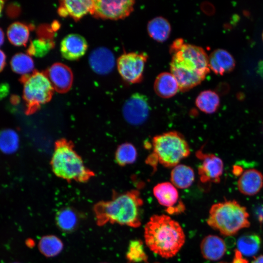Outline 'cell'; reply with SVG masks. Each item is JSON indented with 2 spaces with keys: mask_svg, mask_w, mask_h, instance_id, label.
Masks as SVG:
<instances>
[{
  "mask_svg": "<svg viewBox=\"0 0 263 263\" xmlns=\"http://www.w3.org/2000/svg\"><path fill=\"white\" fill-rule=\"evenodd\" d=\"M169 51L170 73L177 81L179 91L186 92L198 86L209 73V56L201 47L178 38Z\"/></svg>",
  "mask_w": 263,
  "mask_h": 263,
  "instance_id": "6da1fadb",
  "label": "cell"
},
{
  "mask_svg": "<svg viewBox=\"0 0 263 263\" xmlns=\"http://www.w3.org/2000/svg\"><path fill=\"white\" fill-rule=\"evenodd\" d=\"M171 183L180 189L190 187L195 180V173L192 168L184 164H178L170 172Z\"/></svg>",
  "mask_w": 263,
  "mask_h": 263,
  "instance_id": "7402d4cb",
  "label": "cell"
},
{
  "mask_svg": "<svg viewBox=\"0 0 263 263\" xmlns=\"http://www.w3.org/2000/svg\"><path fill=\"white\" fill-rule=\"evenodd\" d=\"M208 56L210 69L217 75H223L231 71L235 67L234 57L225 50L217 49Z\"/></svg>",
  "mask_w": 263,
  "mask_h": 263,
  "instance_id": "ac0fdd59",
  "label": "cell"
},
{
  "mask_svg": "<svg viewBox=\"0 0 263 263\" xmlns=\"http://www.w3.org/2000/svg\"><path fill=\"white\" fill-rule=\"evenodd\" d=\"M53 46V43L48 39H36L31 42L27 52L30 56L40 57L47 54Z\"/></svg>",
  "mask_w": 263,
  "mask_h": 263,
  "instance_id": "4dcf8cb0",
  "label": "cell"
},
{
  "mask_svg": "<svg viewBox=\"0 0 263 263\" xmlns=\"http://www.w3.org/2000/svg\"><path fill=\"white\" fill-rule=\"evenodd\" d=\"M246 208L235 200L215 204L211 207L207 224L225 236H232L250 225Z\"/></svg>",
  "mask_w": 263,
  "mask_h": 263,
  "instance_id": "5b68a950",
  "label": "cell"
},
{
  "mask_svg": "<svg viewBox=\"0 0 263 263\" xmlns=\"http://www.w3.org/2000/svg\"><path fill=\"white\" fill-rule=\"evenodd\" d=\"M89 63L92 70L98 75H107L111 72L115 65L113 52L105 47L93 50L89 57Z\"/></svg>",
  "mask_w": 263,
  "mask_h": 263,
  "instance_id": "9a60e30c",
  "label": "cell"
},
{
  "mask_svg": "<svg viewBox=\"0 0 263 263\" xmlns=\"http://www.w3.org/2000/svg\"><path fill=\"white\" fill-rule=\"evenodd\" d=\"M46 75L54 90L65 93L70 89L73 82V75L71 69L61 63H56L49 67Z\"/></svg>",
  "mask_w": 263,
  "mask_h": 263,
  "instance_id": "5bb4252c",
  "label": "cell"
},
{
  "mask_svg": "<svg viewBox=\"0 0 263 263\" xmlns=\"http://www.w3.org/2000/svg\"><path fill=\"white\" fill-rule=\"evenodd\" d=\"M135 1L132 0H94L92 14L104 19L117 20L129 16L133 10Z\"/></svg>",
  "mask_w": 263,
  "mask_h": 263,
  "instance_id": "9c48e42d",
  "label": "cell"
},
{
  "mask_svg": "<svg viewBox=\"0 0 263 263\" xmlns=\"http://www.w3.org/2000/svg\"><path fill=\"white\" fill-rule=\"evenodd\" d=\"M143 204L139 191L136 190L116 195L95 207L97 224L101 226L107 223H117L137 227L141 225Z\"/></svg>",
  "mask_w": 263,
  "mask_h": 263,
  "instance_id": "3957f363",
  "label": "cell"
},
{
  "mask_svg": "<svg viewBox=\"0 0 263 263\" xmlns=\"http://www.w3.org/2000/svg\"><path fill=\"white\" fill-rule=\"evenodd\" d=\"M150 110L148 97L142 94L136 93L131 95L124 103L122 114L128 123L139 125L148 119Z\"/></svg>",
  "mask_w": 263,
  "mask_h": 263,
  "instance_id": "30bf717a",
  "label": "cell"
},
{
  "mask_svg": "<svg viewBox=\"0 0 263 263\" xmlns=\"http://www.w3.org/2000/svg\"><path fill=\"white\" fill-rule=\"evenodd\" d=\"M51 165L56 176L68 180L84 181L90 175L82 159L65 142L56 144L53 153Z\"/></svg>",
  "mask_w": 263,
  "mask_h": 263,
  "instance_id": "8992f818",
  "label": "cell"
},
{
  "mask_svg": "<svg viewBox=\"0 0 263 263\" xmlns=\"http://www.w3.org/2000/svg\"><path fill=\"white\" fill-rule=\"evenodd\" d=\"M94 0H66L60 1L58 12L60 16H69L78 20L87 14L92 13Z\"/></svg>",
  "mask_w": 263,
  "mask_h": 263,
  "instance_id": "2e32d148",
  "label": "cell"
},
{
  "mask_svg": "<svg viewBox=\"0 0 263 263\" xmlns=\"http://www.w3.org/2000/svg\"><path fill=\"white\" fill-rule=\"evenodd\" d=\"M149 36L158 42H163L169 38L171 28L169 21L165 18L158 16L150 19L147 26Z\"/></svg>",
  "mask_w": 263,
  "mask_h": 263,
  "instance_id": "44dd1931",
  "label": "cell"
},
{
  "mask_svg": "<svg viewBox=\"0 0 263 263\" xmlns=\"http://www.w3.org/2000/svg\"><path fill=\"white\" fill-rule=\"evenodd\" d=\"M144 238L148 247L165 258L175 256L185 241L179 224L165 215H154L146 224Z\"/></svg>",
  "mask_w": 263,
  "mask_h": 263,
  "instance_id": "7a4b0ae2",
  "label": "cell"
},
{
  "mask_svg": "<svg viewBox=\"0 0 263 263\" xmlns=\"http://www.w3.org/2000/svg\"><path fill=\"white\" fill-rule=\"evenodd\" d=\"M200 247L203 257L213 261L220 260L226 251L224 241L219 237L213 235L205 237L201 242Z\"/></svg>",
  "mask_w": 263,
  "mask_h": 263,
  "instance_id": "d6986e66",
  "label": "cell"
},
{
  "mask_svg": "<svg viewBox=\"0 0 263 263\" xmlns=\"http://www.w3.org/2000/svg\"><path fill=\"white\" fill-rule=\"evenodd\" d=\"M19 137L17 132L11 129L0 131V150L5 154L16 152L19 146Z\"/></svg>",
  "mask_w": 263,
  "mask_h": 263,
  "instance_id": "f1b7e54d",
  "label": "cell"
},
{
  "mask_svg": "<svg viewBox=\"0 0 263 263\" xmlns=\"http://www.w3.org/2000/svg\"><path fill=\"white\" fill-rule=\"evenodd\" d=\"M232 263H248V262L242 257V254L236 249Z\"/></svg>",
  "mask_w": 263,
  "mask_h": 263,
  "instance_id": "836d02e7",
  "label": "cell"
},
{
  "mask_svg": "<svg viewBox=\"0 0 263 263\" xmlns=\"http://www.w3.org/2000/svg\"><path fill=\"white\" fill-rule=\"evenodd\" d=\"M153 195L162 206L167 207L169 213L182 211L184 208L174 207L179 199L176 188L171 183L164 182L157 184L153 188Z\"/></svg>",
  "mask_w": 263,
  "mask_h": 263,
  "instance_id": "4fadbf2b",
  "label": "cell"
},
{
  "mask_svg": "<svg viewBox=\"0 0 263 263\" xmlns=\"http://www.w3.org/2000/svg\"><path fill=\"white\" fill-rule=\"evenodd\" d=\"M88 48L86 39L77 34H70L61 40L60 51L61 56L68 60H75L83 56Z\"/></svg>",
  "mask_w": 263,
  "mask_h": 263,
  "instance_id": "7c38bea8",
  "label": "cell"
},
{
  "mask_svg": "<svg viewBox=\"0 0 263 263\" xmlns=\"http://www.w3.org/2000/svg\"><path fill=\"white\" fill-rule=\"evenodd\" d=\"M261 244L260 237L255 234L241 236L237 240V250L245 256L255 255L259 250Z\"/></svg>",
  "mask_w": 263,
  "mask_h": 263,
  "instance_id": "d4e9b609",
  "label": "cell"
},
{
  "mask_svg": "<svg viewBox=\"0 0 263 263\" xmlns=\"http://www.w3.org/2000/svg\"><path fill=\"white\" fill-rule=\"evenodd\" d=\"M152 146L153 152L146 161L154 168L157 163L166 168H173L190 153L188 144L184 136L175 131L154 136Z\"/></svg>",
  "mask_w": 263,
  "mask_h": 263,
  "instance_id": "277c9868",
  "label": "cell"
},
{
  "mask_svg": "<svg viewBox=\"0 0 263 263\" xmlns=\"http://www.w3.org/2000/svg\"><path fill=\"white\" fill-rule=\"evenodd\" d=\"M9 41L15 46H25L30 36V27L21 22L16 21L11 24L7 30Z\"/></svg>",
  "mask_w": 263,
  "mask_h": 263,
  "instance_id": "cb8c5ba5",
  "label": "cell"
},
{
  "mask_svg": "<svg viewBox=\"0 0 263 263\" xmlns=\"http://www.w3.org/2000/svg\"><path fill=\"white\" fill-rule=\"evenodd\" d=\"M251 263H263V255L256 257Z\"/></svg>",
  "mask_w": 263,
  "mask_h": 263,
  "instance_id": "8d00e7d4",
  "label": "cell"
},
{
  "mask_svg": "<svg viewBox=\"0 0 263 263\" xmlns=\"http://www.w3.org/2000/svg\"></svg>",
  "mask_w": 263,
  "mask_h": 263,
  "instance_id": "b9f144b4",
  "label": "cell"
},
{
  "mask_svg": "<svg viewBox=\"0 0 263 263\" xmlns=\"http://www.w3.org/2000/svg\"><path fill=\"white\" fill-rule=\"evenodd\" d=\"M243 168L239 165H234L233 167L232 172L236 176H241L244 172Z\"/></svg>",
  "mask_w": 263,
  "mask_h": 263,
  "instance_id": "d590c367",
  "label": "cell"
},
{
  "mask_svg": "<svg viewBox=\"0 0 263 263\" xmlns=\"http://www.w3.org/2000/svg\"><path fill=\"white\" fill-rule=\"evenodd\" d=\"M195 103L196 107L202 112L212 114L218 109L220 99L216 92L207 90L202 91L197 95Z\"/></svg>",
  "mask_w": 263,
  "mask_h": 263,
  "instance_id": "603a6c76",
  "label": "cell"
},
{
  "mask_svg": "<svg viewBox=\"0 0 263 263\" xmlns=\"http://www.w3.org/2000/svg\"><path fill=\"white\" fill-rule=\"evenodd\" d=\"M262 37H263V34H262Z\"/></svg>",
  "mask_w": 263,
  "mask_h": 263,
  "instance_id": "60d3db41",
  "label": "cell"
},
{
  "mask_svg": "<svg viewBox=\"0 0 263 263\" xmlns=\"http://www.w3.org/2000/svg\"><path fill=\"white\" fill-rule=\"evenodd\" d=\"M23 98L27 111L30 112L48 102L51 98L54 89L46 74L35 71L31 74L22 75Z\"/></svg>",
  "mask_w": 263,
  "mask_h": 263,
  "instance_id": "52a82bcc",
  "label": "cell"
},
{
  "mask_svg": "<svg viewBox=\"0 0 263 263\" xmlns=\"http://www.w3.org/2000/svg\"><path fill=\"white\" fill-rule=\"evenodd\" d=\"M196 156L202 162L198 168L200 183H219L224 170L222 160L213 154L204 153L201 150L196 151Z\"/></svg>",
  "mask_w": 263,
  "mask_h": 263,
  "instance_id": "8fae6325",
  "label": "cell"
},
{
  "mask_svg": "<svg viewBox=\"0 0 263 263\" xmlns=\"http://www.w3.org/2000/svg\"><path fill=\"white\" fill-rule=\"evenodd\" d=\"M148 58V55L144 52L123 54L116 61L118 72L126 82L132 84L139 83L143 80Z\"/></svg>",
  "mask_w": 263,
  "mask_h": 263,
  "instance_id": "ba28073f",
  "label": "cell"
},
{
  "mask_svg": "<svg viewBox=\"0 0 263 263\" xmlns=\"http://www.w3.org/2000/svg\"><path fill=\"white\" fill-rule=\"evenodd\" d=\"M263 186V175L259 170L251 169L244 171L237 182L239 191L242 194L252 196L258 193Z\"/></svg>",
  "mask_w": 263,
  "mask_h": 263,
  "instance_id": "e0dca14e",
  "label": "cell"
},
{
  "mask_svg": "<svg viewBox=\"0 0 263 263\" xmlns=\"http://www.w3.org/2000/svg\"><path fill=\"white\" fill-rule=\"evenodd\" d=\"M220 263H225V262H221Z\"/></svg>",
  "mask_w": 263,
  "mask_h": 263,
  "instance_id": "ab89813d",
  "label": "cell"
},
{
  "mask_svg": "<svg viewBox=\"0 0 263 263\" xmlns=\"http://www.w3.org/2000/svg\"><path fill=\"white\" fill-rule=\"evenodd\" d=\"M10 65L12 70L16 73L29 75L34 69V62L31 56L28 54L19 53L12 57Z\"/></svg>",
  "mask_w": 263,
  "mask_h": 263,
  "instance_id": "83f0119b",
  "label": "cell"
},
{
  "mask_svg": "<svg viewBox=\"0 0 263 263\" xmlns=\"http://www.w3.org/2000/svg\"><path fill=\"white\" fill-rule=\"evenodd\" d=\"M63 248V244L57 237L50 235L42 237L38 243V248L43 255L52 257L59 254Z\"/></svg>",
  "mask_w": 263,
  "mask_h": 263,
  "instance_id": "4316f807",
  "label": "cell"
},
{
  "mask_svg": "<svg viewBox=\"0 0 263 263\" xmlns=\"http://www.w3.org/2000/svg\"><path fill=\"white\" fill-rule=\"evenodd\" d=\"M126 256L127 258L131 262L138 263L147 260L143 243L140 240H135L130 242Z\"/></svg>",
  "mask_w": 263,
  "mask_h": 263,
  "instance_id": "1f68e13d",
  "label": "cell"
},
{
  "mask_svg": "<svg viewBox=\"0 0 263 263\" xmlns=\"http://www.w3.org/2000/svg\"><path fill=\"white\" fill-rule=\"evenodd\" d=\"M137 151L134 146L130 143H124L118 146L115 154V160L121 166L134 163L137 157Z\"/></svg>",
  "mask_w": 263,
  "mask_h": 263,
  "instance_id": "f546056e",
  "label": "cell"
},
{
  "mask_svg": "<svg viewBox=\"0 0 263 263\" xmlns=\"http://www.w3.org/2000/svg\"><path fill=\"white\" fill-rule=\"evenodd\" d=\"M4 1L0 0V17L1 16L2 11L4 6Z\"/></svg>",
  "mask_w": 263,
  "mask_h": 263,
  "instance_id": "f35d334b",
  "label": "cell"
},
{
  "mask_svg": "<svg viewBox=\"0 0 263 263\" xmlns=\"http://www.w3.org/2000/svg\"><path fill=\"white\" fill-rule=\"evenodd\" d=\"M4 40V34L2 29L0 28V46L2 45Z\"/></svg>",
  "mask_w": 263,
  "mask_h": 263,
  "instance_id": "74e56055",
  "label": "cell"
},
{
  "mask_svg": "<svg viewBox=\"0 0 263 263\" xmlns=\"http://www.w3.org/2000/svg\"><path fill=\"white\" fill-rule=\"evenodd\" d=\"M9 92V86L7 83L0 84V99L5 97Z\"/></svg>",
  "mask_w": 263,
  "mask_h": 263,
  "instance_id": "d6a6232c",
  "label": "cell"
},
{
  "mask_svg": "<svg viewBox=\"0 0 263 263\" xmlns=\"http://www.w3.org/2000/svg\"><path fill=\"white\" fill-rule=\"evenodd\" d=\"M56 220L58 227L65 232H72L75 230L78 223L76 212L70 207L60 210L56 213Z\"/></svg>",
  "mask_w": 263,
  "mask_h": 263,
  "instance_id": "484cf974",
  "label": "cell"
},
{
  "mask_svg": "<svg viewBox=\"0 0 263 263\" xmlns=\"http://www.w3.org/2000/svg\"><path fill=\"white\" fill-rule=\"evenodd\" d=\"M6 57L5 53L0 49V72H1L6 64Z\"/></svg>",
  "mask_w": 263,
  "mask_h": 263,
  "instance_id": "e575fe53",
  "label": "cell"
},
{
  "mask_svg": "<svg viewBox=\"0 0 263 263\" xmlns=\"http://www.w3.org/2000/svg\"><path fill=\"white\" fill-rule=\"evenodd\" d=\"M154 91L163 98H169L174 96L179 90L177 80L171 73L163 72L156 77Z\"/></svg>",
  "mask_w": 263,
  "mask_h": 263,
  "instance_id": "ffe728a7",
  "label": "cell"
}]
</instances>
